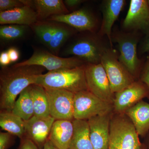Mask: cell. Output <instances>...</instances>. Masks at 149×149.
<instances>
[{"label":"cell","mask_w":149,"mask_h":149,"mask_svg":"<svg viewBox=\"0 0 149 149\" xmlns=\"http://www.w3.org/2000/svg\"><path fill=\"white\" fill-rule=\"evenodd\" d=\"M45 68L38 65L3 68L0 75V107L2 111L12 112L17 96L35 84L37 76Z\"/></svg>","instance_id":"obj_1"},{"label":"cell","mask_w":149,"mask_h":149,"mask_svg":"<svg viewBox=\"0 0 149 149\" xmlns=\"http://www.w3.org/2000/svg\"><path fill=\"white\" fill-rule=\"evenodd\" d=\"M86 65L73 68L48 71L40 74L36 78L35 84L45 88L65 90L74 94L87 91Z\"/></svg>","instance_id":"obj_2"},{"label":"cell","mask_w":149,"mask_h":149,"mask_svg":"<svg viewBox=\"0 0 149 149\" xmlns=\"http://www.w3.org/2000/svg\"><path fill=\"white\" fill-rule=\"evenodd\" d=\"M142 33L136 31L112 32L111 40L116 43L120 54L118 59L136 80H139L144 61L138 55V44Z\"/></svg>","instance_id":"obj_3"},{"label":"cell","mask_w":149,"mask_h":149,"mask_svg":"<svg viewBox=\"0 0 149 149\" xmlns=\"http://www.w3.org/2000/svg\"><path fill=\"white\" fill-rule=\"evenodd\" d=\"M108 149H147L130 119L125 113L113 112L110 123Z\"/></svg>","instance_id":"obj_4"},{"label":"cell","mask_w":149,"mask_h":149,"mask_svg":"<svg viewBox=\"0 0 149 149\" xmlns=\"http://www.w3.org/2000/svg\"><path fill=\"white\" fill-rule=\"evenodd\" d=\"M101 63L106 72L114 94L127 88L136 80L120 62L116 52L112 47H107L104 51Z\"/></svg>","instance_id":"obj_5"},{"label":"cell","mask_w":149,"mask_h":149,"mask_svg":"<svg viewBox=\"0 0 149 149\" xmlns=\"http://www.w3.org/2000/svg\"><path fill=\"white\" fill-rule=\"evenodd\" d=\"M113 111V105L104 101L88 90L74 94V119L88 120L94 116Z\"/></svg>","instance_id":"obj_6"},{"label":"cell","mask_w":149,"mask_h":149,"mask_svg":"<svg viewBox=\"0 0 149 149\" xmlns=\"http://www.w3.org/2000/svg\"><path fill=\"white\" fill-rule=\"evenodd\" d=\"M85 62L76 57L62 58L42 50H35L28 59L16 63L14 66L38 65L49 71L73 68L87 64Z\"/></svg>","instance_id":"obj_7"},{"label":"cell","mask_w":149,"mask_h":149,"mask_svg":"<svg viewBox=\"0 0 149 149\" xmlns=\"http://www.w3.org/2000/svg\"><path fill=\"white\" fill-rule=\"evenodd\" d=\"M85 74L88 91L104 101L113 105L115 94L101 63L86 64Z\"/></svg>","instance_id":"obj_8"},{"label":"cell","mask_w":149,"mask_h":149,"mask_svg":"<svg viewBox=\"0 0 149 149\" xmlns=\"http://www.w3.org/2000/svg\"><path fill=\"white\" fill-rule=\"evenodd\" d=\"M99 38L88 36L82 37L72 43L65 50L66 55H72L87 64L101 63L102 56L107 47Z\"/></svg>","instance_id":"obj_9"},{"label":"cell","mask_w":149,"mask_h":149,"mask_svg":"<svg viewBox=\"0 0 149 149\" xmlns=\"http://www.w3.org/2000/svg\"><path fill=\"white\" fill-rule=\"evenodd\" d=\"M45 89L49 100L50 115L55 120H74V93L59 89Z\"/></svg>","instance_id":"obj_10"},{"label":"cell","mask_w":149,"mask_h":149,"mask_svg":"<svg viewBox=\"0 0 149 149\" xmlns=\"http://www.w3.org/2000/svg\"><path fill=\"white\" fill-rule=\"evenodd\" d=\"M149 99V88L141 80H136L123 90L115 94L113 112H125L144 98Z\"/></svg>","instance_id":"obj_11"},{"label":"cell","mask_w":149,"mask_h":149,"mask_svg":"<svg viewBox=\"0 0 149 149\" xmlns=\"http://www.w3.org/2000/svg\"><path fill=\"white\" fill-rule=\"evenodd\" d=\"M123 27L127 32L136 31L143 35L149 29V6L147 0H131Z\"/></svg>","instance_id":"obj_12"},{"label":"cell","mask_w":149,"mask_h":149,"mask_svg":"<svg viewBox=\"0 0 149 149\" xmlns=\"http://www.w3.org/2000/svg\"><path fill=\"white\" fill-rule=\"evenodd\" d=\"M113 112L97 116L88 120L93 149H108L111 120Z\"/></svg>","instance_id":"obj_13"},{"label":"cell","mask_w":149,"mask_h":149,"mask_svg":"<svg viewBox=\"0 0 149 149\" xmlns=\"http://www.w3.org/2000/svg\"><path fill=\"white\" fill-rule=\"evenodd\" d=\"M49 20L63 23L80 31L93 32L97 26V19L90 11L80 9L72 13L50 17Z\"/></svg>","instance_id":"obj_14"},{"label":"cell","mask_w":149,"mask_h":149,"mask_svg":"<svg viewBox=\"0 0 149 149\" xmlns=\"http://www.w3.org/2000/svg\"><path fill=\"white\" fill-rule=\"evenodd\" d=\"M55 119L51 116L41 117L34 115L25 121L26 138L34 142L37 146H44L47 141Z\"/></svg>","instance_id":"obj_15"},{"label":"cell","mask_w":149,"mask_h":149,"mask_svg":"<svg viewBox=\"0 0 149 149\" xmlns=\"http://www.w3.org/2000/svg\"><path fill=\"white\" fill-rule=\"evenodd\" d=\"M126 4L124 0H106L102 3V20L98 33L100 36H107L111 47H112V29Z\"/></svg>","instance_id":"obj_16"},{"label":"cell","mask_w":149,"mask_h":149,"mask_svg":"<svg viewBox=\"0 0 149 149\" xmlns=\"http://www.w3.org/2000/svg\"><path fill=\"white\" fill-rule=\"evenodd\" d=\"M38 20L36 11L27 6L0 12L1 25L17 24L32 26Z\"/></svg>","instance_id":"obj_17"},{"label":"cell","mask_w":149,"mask_h":149,"mask_svg":"<svg viewBox=\"0 0 149 149\" xmlns=\"http://www.w3.org/2000/svg\"><path fill=\"white\" fill-rule=\"evenodd\" d=\"M124 113L131 120L139 136L145 138L149 132V103L142 100Z\"/></svg>","instance_id":"obj_18"},{"label":"cell","mask_w":149,"mask_h":149,"mask_svg":"<svg viewBox=\"0 0 149 149\" xmlns=\"http://www.w3.org/2000/svg\"><path fill=\"white\" fill-rule=\"evenodd\" d=\"M72 121L56 120L54 122L48 140L57 148L69 149L73 135Z\"/></svg>","instance_id":"obj_19"},{"label":"cell","mask_w":149,"mask_h":149,"mask_svg":"<svg viewBox=\"0 0 149 149\" xmlns=\"http://www.w3.org/2000/svg\"><path fill=\"white\" fill-rule=\"evenodd\" d=\"M73 132L69 149H93L88 120L74 119Z\"/></svg>","instance_id":"obj_20"},{"label":"cell","mask_w":149,"mask_h":149,"mask_svg":"<svg viewBox=\"0 0 149 149\" xmlns=\"http://www.w3.org/2000/svg\"><path fill=\"white\" fill-rule=\"evenodd\" d=\"M34 5L38 19L40 20L53 15L69 13L64 2L61 0H35Z\"/></svg>","instance_id":"obj_21"},{"label":"cell","mask_w":149,"mask_h":149,"mask_svg":"<svg viewBox=\"0 0 149 149\" xmlns=\"http://www.w3.org/2000/svg\"><path fill=\"white\" fill-rule=\"evenodd\" d=\"M0 126L3 130L20 139L25 136V121L12 112L1 111Z\"/></svg>","instance_id":"obj_22"},{"label":"cell","mask_w":149,"mask_h":149,"mask_svg":"<svg viewBox=\"0 0 149 149\" xmlns=\"http://www.w3.org/2000/svg\"><path fill=\"white\" fill-rule=\"evenodd\" d=\"M12 112L21 118L24 121L29 120L35 115L29 86L19 95Z\"/></svg>","instance_id":"obj_23"},{"label":"cell","mask_w":149,"mask_h":149,"mask_svg":"<svg viewBox=\"0 0 149 149\" xmlns=\"http://www.w3.org/2000/svg\"><path fill=\"white\" fill-rule=\"evenodd\" d=\"M35 115L45 117L50 115L49 106L45 88L33 84L29 86Z\"/></svg>","instance_id":"obj_24"},{"label":"cell","mask_w":149,"mask_h":149,"mask_svg":"<svg viewBox=\"0 0 149 149\" xmlns=\"http://www.w3.org/2000/svg\"><path fill=\"white\" fill-rule=\"evenodd\" d=\"M71 29L64 25L55 24L53 34L47 47L54 54H57L62 46L72 34Z\"/></svg>","instance_id":"obj_25"},{"label":"cell","mask_w":149,"mask_h":149,"mask_svg":"<svg viewBox=\"0 0 149 149\" xmlns=\"http://www.w3.org/2000/svg\"><path fill=\"white\" fill-rule=\"evenodd\" d=\"M28 27L17 24L1 25L0 27L1 39L7 41L18 40L24 36Z\"/></svg>","instance_id":"obj_26"},{"label":"cell","mask_w":149,"mask_h":149,"mask_svg":"<svg viewBox=\"0 0 149 149\" xmlns=\"http://www.w3.org/2000/svg\"><path fill=\"white\" fill-rule=\"evenodd\" d=\"M55 25L50 22H37L32 26L34 32L41 42L47 47L50 42Z\"/></svg>","instance_id":"obj_27"},{"label":"cell","mask_w":149,"mask_h":149,"mask_svg":"<svg viewBox=\"0 0 149 149\" xmlns=\"http://www.w3.org/2000/svg\"><path fill=\"white\" fill-rule=\"evenodd\" d=\"M24 5L21 0H1L0 11H5L24 6Z\"/></svg>","instance_id":"obj_28"},{"label":"cell","mask_w":149,"mask_h":149,"mask_svg":"<svg viewBox=\"0 0 149 149\" xmlns=\"http://www.w3.org/2000/svg\"><path fill=\"white\" fill-rule=\"evenodd\" d=\"M139 80L146 84L149 88V55L144 61Z\"/></svg>","instance_id":"obj_29"},{"label":"cell","mask_w":149,"mask_h":149,"mask_svg":"<svg viewBox=\"0 0 149 149\" xmlns=\"http://www.w3.org/2000/svg\"><path fill=\"white\" fill-rule=\"evenodd\" d=\"M138 48V52L141 54L149 52V29L141 39Z\"/></svg>","instance_id":"obj_30"},{"label":"cell","mask_w":149,"mask_h":149,"mask_svg":"<svg viewBox=\"0 0 149 149\" xmlns=\"http://www.w3.org/2000/svg\"><path fill=\"white\" fill-rule=\"evenodd\" d=\"M11 134L8 132L0 133V149H8L10 146Z\"/></svg>","instance_id":"obj_31"},{"label":"cell","mask_w":149,"mask_h":149,"mask_svg":"<svg viewBox=\"0 0 149 149\" xmlns=\"http://www.w3.org/2000/svg\"><path fill=\"white\" fill-rule=\"evenodd\" d=\"M18 149H39L37 145L30 139H22Z\"/></svg>","instance_id":"obj_32"},{"label":"cell","mask_w":149,"mask_h":149,"mask_svg":"<svg viewBox=\"0 0 149 149\" xmlns=\"http://www.w3.org/2000/svg\"><path fill=\"white\" fill-rule=\"evenodd\" d=\"M10 59L7 51L2 52L0 54V64L3 68L6 67L10 64Z\"/></svg>","instance_id":"obj_33"},{"label":"cell","mask_w":149,"mask_h":149,"mask_svg":"<svg viewBox=\"0 0 149 149\" xmlns=\"http://www.w3.org/2000/svg\"><path fill=\"white\" fill-rule=\"evenodd\" d=\"M11 62H15L19 57V53L18 50L15 48L11 47L7 51Z\"/></svg>","instance_id":"obj_34"},{"label":"cell","mask_w":149,"mask_h":149,"mask_svg":"<svg viewBox=\"0 0 149 149\" xmlns=\"http://www.w3.org/2000/svg\"><path fill=\"white\" fill-rule=\"evenodd\" d=\"M84 1L82 0H65L64 3L65 6H67L70 8L76 7Z\"/></svg>","instance_id":"obj_35"},{"label":"cell","mask_w":149,"mask_h":149,"mask_svg":"<svg viewBox=\"0 0 149 149\" xmlns=\"http://www.w3.org/2000/svg\"><path fill=\"white\" fill-rule=\"evenodd\" d=\"M42 149H58L51 143V141L48 140L46 141Z\"/></svg>","instance_id":"obj_36"},{"label":"cell","mask_w":149,"mask_h":149,"mask_svg":"<svg viewBox=\"0 0 149 149\" xmlns=\"http://www.w3.org/2000/svg\"><path fill=\"white\" fill-rule=\"evenodd\" d=\"M145 138V141L144 142V144L146 145L147 149H149V132Z\"/></svg>","instance_id":"obj_37"},{"label":"cell","mask_w":149,"mask_h":149,"mask_svg":"<svg viewBox=\"0 0 149 149\" xmlns=\"http://www.w3.org/2000/svg\"><path fill=\"white\" fill-rule=\"evenodd\" d=\"M147 1H148V5L149 6V0H147Z\"/></svg>","instance_id":"obj_38"}]
</instances>
